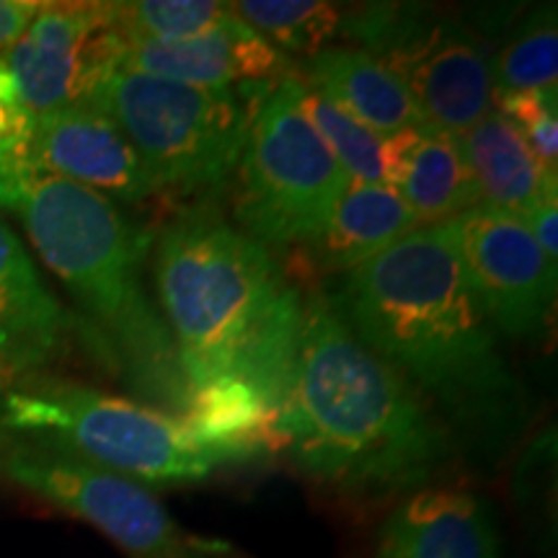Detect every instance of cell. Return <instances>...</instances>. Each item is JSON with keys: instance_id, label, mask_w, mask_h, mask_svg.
Segmentation results:
<instances>
[{"instance_id": "cell-1", "label": "cell", "mask_w": 558, "mask_h": 558, "mask_svg": "<svg viewBox=\"0 0 558 558\" xmlns=\"http://www.w3.org/2000/svg\"><path fill=\"white\" fill-rule=\"evenodd\" d=\"M324 295L452 437H509L520 427L525 401L448 222L411 230Z\"/></svg>"}, {"instance_id": "cell-2", "label": "cell", "mask_w": 558, "mask_h": 558, "mask_svg": "<svg viewBox=\"0 0 558 558\" xmlns=\"http://www.w3.org/2000/svg\"><path fill=\"white\" fill-rule=\"evenodd\" d=\"M275 435L277 448L288 450L305 476L354 499L416 492L456 450L442 418L354 339L318 290L303 298Z\"/></svg>"}, {"instance_id": "cell-3", "label": "cell", "mask_w": 558, "mask_h": 558, "mask_svg": "<svg viewBox=\"0 0 558 558\" xmlns=\"http://www.w3.org/2000/svg\"><path fill=\"white\" fill-rule=\"evenodd\" d=\"M153 277L190 396L235 380L271 414L288 396L303 324V295L271 251L194 202L153 235Z\"/></svg>"}, {"instance_id": "cell-4", "label": "cell", "mask_w": 558, "mask_h": 558, "mask_svg": "<svg viewBox=\"0 0 558 558\" xmlns=\"http://www.w3.org/2000/svg\"><path fill=\"white\" fill-rule=\"evenodd\" d=\"M0 209L16 215L41 262L86 311L111 369L145 407L184 416L190 388L177 344L143 282L153 233L101 194L34 169L24 153L0 156Z\"/></svg>"}, {"instance_id": "cell-5", "label": "cell", "mask_w": 558, "mask_h": 558, "mask_svg": "<svg viewBox=\"0 0 558 558\" xmlns=\"http://www.w3.org/2000/svg\"><path fill=\"white\" fill-rule=\"evenodd\" d=\"M3 437L52 445L145 486L194 484L251 463L241 452L205 445L179 416L41 375L0 390Z\"/></svg>"}, {"instance_id": "cell-6", "label": "cell", "mask_w": 558, "mask_h": 558, "mask_svg": "<svg viewBox=\"0 0 558 558\" xmlns=\"http://www.w3.org/2000/svg\"><path fill=\"white\" fill-rule=\"evenodd\" d=\"M75 104L109 117L148 166L160 192L213 199L233 179L262 99L181 86L104 62Z\"/></svg>"}, {"instance_id": "cell-7", "label": "cell", "mask_w": 558, "mask_h": 558, "mask_svg": "<svg viewBox=\"0 0 558 558\" xmlns=\"http://www.w3.org/2000/svg\"><path fill=\"white\" fill-rule=\"evenodd\" d=\"M235 173V226L267 248L313 246L352 184L305 120L295 73L262 99Z\"/></svg>"}, {"instance_id": "cell-8", "label": "cell", "mask_w": 558, "mask_h": 558, "mask_svg": "<svg viewBox=\"0 0 558 558\" xmlns=\"http://www.w3.org/2000/svg\"><path fill=\"white\" fill-rule=\"evenodd\" d=\"M341 37L360 41L399 75L427 128L463 135L494 107V50L484 34L424 5L341 11Z\"/></svg>"}, {"instance_id": "cell-9", "label": "cell", "mask_w": 558, "mask_h": 558, "mask_svg": "<svg viewBox=\"0 0 558 558\" xmlns=\"http://www.w3.org/2000/svg\"><path fill=\"white\" fill-rule=\"evenodd\" d=\"M0 471L37 499L101 530L135 558H226L233 554L228 543L202 538L181 527L150 486L52 445L3 437Z\"/></svg>"}, {"instance_id": "cell-10", "label": "cell", "mask_w": 558, "mask_h": 558, "mask_svg": "<svg viewBox=\"0 0 558 558\" xmlns=\"http://www.w3.org/2000/svg\"><path fill=\"white\" fill-rule=\"evenodd\" d=\"M448 226L473 290L501 337L538 333L554 313L558 275L525 220L478 205Z\"/></svg>"}, {"instance_id": "cell-11", "label": "cell", "mask_w": 558, "mask_h": 558, "mask_svg": "<svg viewBox=\"0 0 558 558\" xmlns=\"http://www.w3.org/2000/svg\"><path fill=\"white\" fill-rule=\"evenodd\" d=\"M114 62L181 86L264 99L295 73L290 58L235 16L230 24L184 39H132L101 29L90 50V70Z\"/></svg>"}, {"instance_id": "cell-12", "label": "cell", "mask_w": 558, "mask_h": 558, "mask_svg": "<svg viewBox=\"0 0 558 558\" xmlns=\"http://www.w3.org/2000/svg\"><path fill=\"white\" fill-rule=\"evenodd\" d=\"M24 160L34 169L86 186L114 205H137L160 194L148 166L122 130L86 104H70L34 117Z\"/></svg>"}, {"instance_id": "cell-13", "label": "cell", "mask_w": 558, "mask_h": 558, "mask_svg": "<svg viewBox=\"0 0 558 558\" xmlns=\"http://www.w3.org/2000/svg\"><path fill=\"white\" fill-rule=\"evenodd\" d=\"M107 29V3H41L24 34L3 52L32 117L78 101L90 41Z\"/></svg>"}, {"instance_id": "cell-14", "label": "cell", "mask_w": 558, "mask_h": 558, "mask_svg": "<svg viewBox=\"0 0 558 558\" xmlns=\"http://www.w3.org/2000/svg\"><path fill=\"white\" fill-rule=\"evenodd\" d=\"M78 324L34 267L29 251L0 215V369L32 378L65 357Z\"/></svg>"}, {"instance_id": "cell-15", "label": "cell", "mask_w": 558, "mask_h": 558, "mask_svg": "<svg viewBox=\"0 0 558 558\" xmlns=\"http://www.w3.org/2000/svg\"><path fill=\"white\" fill-rule=\"evenodd\" d=\"M378 558H501L497 520L478 494L422 486L383 520Z\"/></svg>"}, {"instance_id": "cell-16", "label": "cell", "mask_w": 558, "mask_h": 558, "mask_svg": "<svg viewBox=\"0 0 558 558\" xmlns=\"http://www.w3.org/2000/svg\"><path fill=\"white\" fill-rule=\"evenodd\" d=\"M386 177L418 228L439 226L481 205L458 137L427 124L386 137Z\"/></svg>"}, {"instance_id": "cell-17", "label": "cell", "mask_w": 558, "mask_h": 558, "mask_svg": "<svg viewBox=\"0 0 558 558\" xmlns=\"http://www.w3.org/2000/svg\"><path fill=\"white\" fill-rule=\"evenodd\" d=\"M300 78L380 137L424 124L399 75L360 47H326L305 60Z\"/></svg>"}, {"instance_id": "cell-18", "label": "cell", "mask_w": 558, "mask_h": 558, "mask_svg": "<svg viewBox=\"0 0 558 558\" xmlns=\"http://www.w3.org/2000/svg\"><path fill=\"white\" fill-rule=\"evenodd\" d=\"M460 150L476 181L481 205L525 215L556 190L558 171H546L533 156L522 132L497 109L458 135Z\"/></svg>"}, {"instance_id": "cell-19", "label": "cell", "mask_w": 558, "mask_h": 558, "mask_svg": "<svg viewBox=\"0 0 558 558\" xmlns=\"http://www.w3.org/2000/svg\"><path fill=\"white\" fill-rule=\"evenodd\" d=\"M416 228L418 222L396 186L349 184L326 233L313 243V254L324 271L347 275Z\"/></svg>"}, {"instance_id": "cell-20", "label": "cell", "mask_w": 558, "mask_h": 558, "mask_svg": "<svg viewBox=\"0 0 558 558\" xmlns=\"http://www.w3.org/2000/svg\"><path fill=\"white\" fill-rule=\"evenodd\" d=\"M230 11L284 54H313L341 37V9L320 0H239Z\"/></svg>"}, {"instance_id": "cell-21", "label": "cell", "mask_w": 558, "mask_h": 558, "mask_svg": "<svg viewBox=\"0 0 558 558\" xmlns=\"http://www.w3.org/2000/svg\"><path fill=\"white\" fill-rule=\"evenodd\" d=\"M558 81V26L556 5L533 11L494 52V101L505 96L556 88Z\"/></svg>"}, {"instance_id": "cell-22", "label": "cell", "mask_w": 558, "mask_h": 558, "mask_svg": "<svg viewBox=\"0 0 558 558\" xmlns=\"http://www.w3.org/2000/svg\"><path fill=\"white\" fill-rule=\"evenodd\" d=\"M298 75V101L305 120L318 132L326 148L337 158L341 171L352 184H388L386 177V137L375 135L373 130L339 109L331 99H326L318 88L305 83ZM390 186V184H388Z\"/></svg>"}, {"instance_id": "cell-23", "label": "cell", "mask_w": 558, "mask_h": 558, "mask_svg": "<svg viewBox=\"0 0 558 558\" xmlns=\"http://www.w3.org/2000/svg\"><path fill=\"white\" fill-rule=\"evenodd\" d=\"M235 19L230 3L215 0H130L107 3V24L120 37L184 39L218 29Z\"/></svg>"}, {"instance_id": "cell-24", "label": "cell", "mask_w": 558, "mask_h": 558, "mask_svg": "<svg viewBox=\"0 0 558 558\" xmlns=\"http://www.w3.org/2000/svg\"><path fill=\"white\" fill-rule=\"evenodd\" d=\"M501 114L514 124L546 171H558V117L556 88L533 90L497 99Z\"/></svg>"}, {"instance_id": "cell-25", "label": "cell", "mask_w": 558, "mask_h": 558, "mask_svg": "<svg viewBox=\"0 0 558 558\" xmlns=\"http://www.w3.org/2000/svg\"><path fill=\"white\" fill-rule=\"evenodd\" d=\"M32 124L34 117L21 101L16 81H13L11 70L5 68L3 54H0V156L24 153Z\"/></svg>"}, {"instance_id": "cell-26", "label": "cell", "mask_w": 558, "mask_h": 558, "mask_svg": "<svg viewBox=\"0 0 558 558\" xmlns=\"http://www.w3.org/2000/svg\"><path fill=\"white\" fill-rule=\"evenodd\" d=\"M556 190L548 192L538 205H535L525 215V226L533 233V239L538 246L546 251V256L556 262L558 256V209H556Z\"/></svg>"}, {"instance_id": "cell-27", "label": "cell", "mask_w": 558, "mask_h": 558, "mask_svg": "<svg viewBox=\"0 0 558 558\" xmlns=\"http://www.w3.org/2000/svg\"><path fill=\"white\" fill-rule=\"evenodd\" d=\"M39 9L41 3L34 0H0V54L24 34Z\"/></svg>"}]
</instances>
